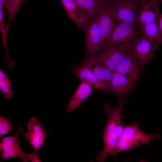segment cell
I'll list each match as a JSON object with an SVG mask.
<instances>
[{
    "label": "cell",
    "instance_id": "cell-1",
    "mask_svg": "<svg viewBox=\"0 0 162 162\" xmlns=\"http://www.w3.org/2000/svg\"><path fill=\"white\" fill-rule=\"evenodd\" d=\"M124 100L119 97L118 104L112 106L110 103L104 104V113L108 115L107 120L104 129L103 139L104 148L96 157L97 162H104L106 158L112 156L118 139L124 126L121 118V112L123 109Z\"/></svg>",
    "mask_w": 162,
    "mask_h": 162
},
{
    "label": "cell",
    "instance_id": "cell-2",
    "mask_svg": "<svg viewBox=\"0 0 162 162\" xmlns=\"http://www.w3.org/2000/svg\"><path fill=\"white\" fill-rule=\"evenodd\" d=\"M138 123L134 122L125 126L117 141L112 156H116L118 153L133 149L143 144H148L154 139L160 138L159 134H147L138 126Z\"/></svg>",
    "mask_w": 162,
    "mask_h": 162
},
{
    "label": "cell",
    "instance_id": "cell-3",
    "mask_svg": "<svg viewBox=\"0 0 162 162\" xmlns=\"http://www.w3.org/2000/svg\"><path fill=\"white\" fill-rule=\"evenodd\" d=\"M21 127H17L16 134L2 138L0 143V153L2 161L13 158H20L23 162H32L34 153H27L22 149L18 136L22 132Z\"/></svg>",
    "mask_w": 162,
    "mask_h": 162
},
{
    "label": "cell",
    "instance_id": "cell-4",
    "mask_svg": "<svg viewBox=\"0 0 162 162\" xmlns=\"http://www.w3.org/2000/svg\"><path fill=\"white\" fill-rule=\"evenodd\" d=\"M138 37L137 31L134 24L121 22L105 42L102 48L107 46L114 45L122 47L129 51L130 46Z\"/></svg>",
    "mask_w": 162,
    "mask_h": 162
},
{
    "label": "cell",
    "instance_id": "cell-5",
    "mask_svg": "<svg viewBox=\"0 0 162 162\" xmlns=\"http://www.w3.org/2000/svg\"><path fill=\"white\" fill-rule=\"evenodd\" d=\"M101 38V48L121 22L114 8L113 1L107 2L97 17Z\"/></svg>",
    "mask_w": 162,
    "mask_h": 162
},
{
    "label": "cell",
    "instance_id": "cell-6",
    "mask_svg": "<svg viewBox=\"0 0 162 162\" xmlns=\"http://www.w3.org/2000/svg\"><path fill=\"white\" fill-rule=\"evenodd\" d=\"M28 131L21 133L22 139H25L32 146L34 154L38 156L37 152L43 147L48 135L42 126V122L38 118L34 116L31 118L27 124Z\"/></svg>",
    "mask_w": 162,
    "mask_h": 162
},
{
    "label": "cell",
    "instance_id": "cell-7",
    "mask_svg": "<svg viewBox=\"0 0 162 162\" xmlns=\"http://www.w3.org/2000/svg\"><path fill=\"white\" fill-rule=\"evenodd\" d=\"M158 47L143 36L135 40L129 52L143 67L152 58Z\"/></svg>",
    "mask_w": 162,
    "mask_h": 162
},
{
    "label": "cell",
    "instance_id": "cell-8",
    "mask_svg": "<svg viewBox=\"0 0 162 162\" xmlns=\"http://www.w3.org/2000/svg\"><path fill=\"white\" fill-rule=\"evenodd\" d=\"M96 60L104 64L113 72L116 71L118 64L126 56L128 50L119 46L110 45L104 47Z\"/></svg>",
    "mask_w": 162,
    "mask_h": 162
},
{
    "label": "cell",
    "instance_id": "cell-9",
    "mask_svg": "<svg viewBox=\"0 0 162 162\" xmlns=\"http://www.w3.org/2000/svg\"><path fill=\"white\" fill-rule=\"evenodd\" d=\"M85 29L86 53L87 56H94L101 48V38L97 17L89 21Z\"/></svg>",
    "mask_w": 162,
    "mask_h": 162
},
{
    "label": "cell",
    "instance_id": "cell-10",
    "mask_svg": "<svg viewBox=\"0 0 162 162\" xmlns=\"http://www.w3.org/2000/svg\"><path fill=\"white\" fill-rule=\"evenodd\" d=\"M113 4L121 22L133 24L137 22L138 6L134 0L115 1Z\"/></svg>",
    "mask_w": 162,
    "mask_h": 162
},
{
    "label": "cell",
    "instance_id": "cell-11",
    "mask_svg": "<svg viewBox=\"0 0 162 162\" xmlns=\"http://www.w3.org/2000/svg\"><path fill=\"white\" fill-rule=\"evenodd\" d=\"M159 0H146L139 7L137 22L139 25L157 22L161 13Z\"/></svg>",
    "mask_w": 162,
    "mask_h": 162
},
{
    "label": "cell",
    "instance_id": "cell-12",
    "mask_svg": "<svg viewBox=\"0 0 162 162\" xmlns=\"http://www.w3.org/2000/svg\"><path fill=\"white\" fill-rule=\"evenodd\" d=\"M142 67L128 52L118 64L115 71L127 77L135 83Z\"/></svg>",
    "mask_w": 162,
    "mask_h": 162
},
{
    "label": "cell",
    "instance_id": "cell-13",
    "mask_svg": "<svg viewBox=\"0 0 162 162\" xmlns=\"http://www.w3.org/2000/svg\"><path fill=\"white\" fill-rule=\"evenodd\" d=\"M94 88L89 82L81 80L67 105L66 111L71 112L79 108L92 93Z\"/></svg>",
    "mask_w": 162,
    "mask_h": 162
},
{
    "label": "cell",
    "instance_id": "cell-14",
    "mask_svg": "<svg viewBox=\"0 0 162 162\" xmlns=\"http://www.w3.org/2000/svg\"><path fill=\"white\" fill-rule=\"evenodd\" d=\"M134 84L128 78L115 71L110 80L107 92L119 95H124L132 90Z\"/></svg>",
    "mask_w": 162,
    "mask_h": 162
},
{
    "label": "cell",
    "instance_id": "cell-15",
    "mask_svg": "<svg viewBox=\"0 0 162 162\" xmlns=\"http://www.w3.org/2000/svg\"><path fill=\"white\" fill-rule=\"evenodd\" d=\"M72 72L81 80L87 81L92 84L94 88L107 91L106 86L95 76L83 61L74 65L72 67Z\"/></svg>",
    "mask_w": 162,
    "mask_h": 162
},
{
    "label": "cell",
    "instance_id": "cell-16",
    "mask_svg": "<svg viewBox=\"0 0 162 162\" xmlns=\"http://www.w3.org/2000/svg\"><path fill=\"white\" fill-rule=\"evenodd\" d=\"M68 17L84 27L89 21L85 13L75 0H61Z\"/></svg>",
    "mask_w": 162,
    "mask_h": 162
},
{
    "label": "cell",
    "instance_id": "cell-17",
    "mask_svg": "<svg viewBox=\"0 0 162 162\" xmlns=\"http://www.w3.org/2000/svg\"><path fill=\"white\" fill-rule=\"evenodd\" d=\"M95 56H87L83 61L106 86L108 91L110 80L113 72L105 65L97 61L95 58Z\"/></svg>",
    "mask_w": 162,
    "mask_h": 162
},
{
    "label": "cell",
    "instance_id": "cell-18",
    "mask_svg": "<svg viewBox=\"0 0 162 162\" xmlns=\"http://www.w3.org/2000/svg\"><path fill=\"white\" fill-rule=\"evenodd\" d=\"M143 37L159 46L162 43V33L157 22L139 25Z\"/></svg>",
    "mask_w": 162,
    "mask_h": 162
},
{
    "label": "cell",
    "instance_id": "cell-19",
    "mask_svg": "<svg viewBox=\"0 0 162 162\" xmlns=\"http://www.w3.org/2000/svg\"><path fill=\"white\" fill-rule=\"evenodd\" d=\"M83 10L90 21L96 17L105 5L102 4L95 0H75Z\"/></svg>",
    "mask_w": 162,
    "mask_h": 162
},
{
    "label": "cell",
    "instance_id": "cell-20",
    "mask_svg": "<svg viewBox=\"0 0 162 162\" xmlns=\"http://www.w3.org/2000/svg\"><path fill=\"white\" fill-rule=\"evenodd\" d=\"M10 25L9 23L5 24L4 22L0 23V29L2 36V41L5 52L4 60L5 64L9 68L14 67L16 63L12 61L8 52V37L10 30Z\"/></svg>",
    "mask_w": 162,
    "mask_h": 162
},
{
    "label": "cell",
    "instance_id": "cell-21",
    "mask_svg": "<svg viewBox=\"0 0 162 162\" xmlns=\"http://www.w3.org/2000/svg\"><path fill=\"white\" fill-rule=\"evenodd\" d=\"M12 82L8 76L2 69H0V92L5 99L12 98L13 92L12 91Z\"/></svg>",
    "mask_w": 162,
    "mask_h": 162
},
{
    "label": "cell",
    "instance_id": "cell-22",
    "mask_svg": "<svg viewBox=\"0 0 162 162\" xmlns=\"http://www.w3.org/2000/svg\"><path fill=\"white\" fill-rule=\"evenodd\" d=\"M25 0H9L6 4L9 24L11 25L14 18L20 8Z\"/></svg>",
    "mask_w": 162,
    "mask_h": 162
},
{
    "label": "cell",
    "instance_id": "cell-23",
    "mask_svg": "<svg viewBox=\"0 0 162 162\" xmlns=\"http://www.w3.org/2000/svg\"><path fill=\"white\" fill-rule=\"evenodd\" d=\"M11 119L0 116V136L5 135L10 131L13 130V128L10 125Z\"/></svg>",
    "mask_w": 162,
    "mask_h": 162
},
{
    "label": "cell",
    "instance_id": "cell-24",
    "mask_svg": "<svg viewBox=\"0 0 162 162\" xmlns=\"http://www.w3.org/2000/svg\"><path fill=\"white\" fill-rule=\"evenodd\" d=\"M157 22L162 33V14L161 13L159 16Z\"/></svg>",
    "mask_w": 162,
    "mask_h": 162
},
{
    "label": "cell",
    "instance_id": "cell-25",
    "mask_svg": "<svg viewBox=\"0 0 162 162\" xmlns=\"http://www.w3.org/2000/svg\"><path fill=\"white\" fill-rule=\"evenodd\" d=\"M95 0L97 2H99V3L103 5H105L108 2L106 0Z\"/></svg>",
    "mask_w": 162,
    "mask_h": 162
},
{
    "label": "cell",
    "instance_id": "cell-26",
    "mask_svg": "<svg viewBox=\"0 0 162 162\" xmlns=\"http://www.w3.org/2000/svg\"><path fill=\"white\" fill-rule=\"evenodd\" d=\"M138 1H140V3L146 0H138Z\"/></svg>",
    "mask_w": 162,
    "mask_h": 162
},
{
    "label": "cell",
    "instance_id": "cell-27",
    "mask_svg": "<svg viewBox=\"0 0 162 162\" xmlns=\"http://www.w3.org/2000/svg\"><path fill=\"white\" fill-rule=\"evenodd\" d=\"M107 2L113 1L114 0H106Z\"/></svg>",
    "mask_w": 162,
    "mask_h": 162
},
{
    "label": "cell",
    "instance_id": "cell-28",
    "mask_svg": "<svg viewBox=\"0 0 162 162\" xmlns=\"http://www.w3.org/2000/svg\"><path fill=\"white\" fill-rule=\"evenodd\" d=\"M9 0H5V1H6V3H5V4H6L8 2V1Z\"/></svg>",
    "mask_w": 162,
    "mask_h": 162
},
{
    "label": "cell",
    "instance_id": "cell-29",
    "mask_svg": "<svg viewBox=\"0 0 162 162\" xmlns=\"http://www.w3.org/2000/svg\"><path fill=\"white\" fill-rule=\"evenodd\" d=\"M117 0H114L113 1H117Z\"/></svg>",
    "mask_w": 162,
    "mask_h": 162
},
{
    "label": "cell",
    "instance_id": "cell-30",
    "mask_svg": "<svg viewBox=\"0 0 162 162\" xmlns=\"http://www.w3.org/2000/svg\"><path fill=\"white\" fill-rule=\"evenodd\" d=\"M160 2L162 1V0H159Z\"/></svg>",
    "mask_w": 162,
    "mask_h": 162
}]
</instances>
